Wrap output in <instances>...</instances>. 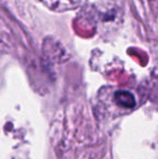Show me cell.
Masks as SVG:
<instances>
[{"mask_svg":"<svg viewBox=\"0 0 158 159\" xmlns=\"http://www.w3.org/2000/svg\"><path fill=\"white\" fill-rule=\"evenodd\" d=\"M115 101L117 105L124 108H133L135 106L134 96L128 91H117L115 93Z\"/></svg>","mask_w":158,"mask_h":159,"instance_id":"6da1fadb","label":"cell"}]
</instances>
